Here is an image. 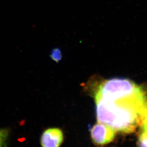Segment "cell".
<instances>
[{
	"instance_id": "cell-6",
	"label": "cell",
	"mask_w": 147,
	"mask_h": 147,
	"mask_svg": "<svg viewBox=\"0 0 147 147\" xmlns=\"http://www.w3.org/2000/svg\"><path fill=\"white\" fill-rule=\"evenodd\" d=\"M8 131L7 130L0 131V147H3L4 142L7 138Z\"/></svg>"
},
{
	"instance_id": "cell-4",
	"label": "cell",
	"mask_w": 147,
	"mask_h": 147,
	"mask_svg": "<svg viewBox=\"0 0 147 147\" xmlns=\"http://www.w3.org/2000/svg\"><path fill=\"white\" fill-rule=\"evenodd\" d=\"M138 147H147V132L142 130L138 140Z\"/></svg>"
},
{
	"instance_id": "cell-7",
	"label": "cell",
	"mask_w": 147,
	"mask_h": 147,
	"mask_svg": "<svg viewBox=\"0 0 147 147\" xmlns=\"http://www.w3.org/2000/svg\"><path fill=\"white\" fill-rule=\"evenodd\" d=\"M142 130L147 132V108L145 113L144 117L143 118V123L142 126Z\"/></svg>"
},
{
	"instance_id": "cell-1",
	"label": "cell",
	"mask_w": 147,
	"mask_h": 147,
	"mask_svg": "<svg viewBox=\"0 0 147 147\" xmlns=\"http://www.w3.org/2000/svg\"><path fill=\"white\" fill-rule=\"evenodd\" d=\"M94 99L98 122L125 134L142 127L147 98L132 81L119 78L105 81L98 86Z\"/></svg>"
},
{
	"instance_id": "cell-3",
	"label": "cell",
	"mask_w": 147,
	"mask_h": 147,
	"mask_svg": "<svg viewBox=\"0 0 147 147\" xmlns=\"http://www.w3.org/2000/svg\"><path fill=\"white\" fill-rule=\"evenodd\" d=\"M63 141V134L58 128H49L42 134L40 144L42 147H60Z\"/></svg>"
},
{
	"instance_id": "cell-2",
	"label": "cell",
	"mask_w": 147,
	"mask_h": 147,
	"mask_svg": "<svg viewBox=\"0 0 147 147\" xmlns=\"http://www.w3.org/2000/svg\"><path fill=\"white\" fill-rule=\"evenodd\" d=\"M116 131L111 127L98 122L92 128L90 135L93 142L97 145H104L113 142Z\"/></svg>"
},
{
	"instance_id": "cell-5",
	"label": "cell",
	"mask_w": 147,
	"mask_h": 147,
	"mask_svg": "<svg viewBox=\"0 0 147 147\" xmlns=\"http://www.w3.org/2000/svg\"><path fill=\"white\" fill-rule=\"evenodd\" d=\"M50 57L53 61H55L57 62H59L62 57L61 51L60 49L56 48L51 50L50 54Z\"/></svg>"
}]
</instances>
